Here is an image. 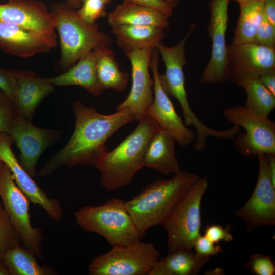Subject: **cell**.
Instances as JSON below:
<instances>
[{
  "instance_id": "6da1fadb",
  "label": "cell",
  "mask_w": 275,
  "mask_h": 275,
  "mask_svg": "<svg viewBox=\"0 0 275 275\" xmlns=\"http://www.w3.org/2000/svg\"><path fill=\"white\" fill-rule=\"evenodd\" d=\"M76 121L74 131L65 146L41 169L40 176H48L60 167L95 166L108 151L107 141L120 128L134 120L124 109L104 115L94 107L76 101L73 106Z\"/></svg>"
},
{
  "instance_id": "7a4b0ae2",
  "label": "cell",
  "mask_w": 275,
  "mask_h": 275,
  "mask_svg": "<svg viewBox=\"0 0 275 275\" xmlns=\"http://www.w3.org/2000/svg\"><path fill=\"white\" fill-rule=\"evenodd\" d=\"M200 176L180 171L170 179H157L125 201V208L142 238L152 227L162 225L189 188Z\"/></svg>"
},
{
  "instance_id": "3957f363",
  "label": "cell",
  "mask_w": 275,
  "mask_h": 275,
  "mask_svg": "<svg viewBox=\"0 0 275 275\" xmlns=\"http://www.w3.org/2000/svg\"><path fill=\"white\" fill-rule=\"evenodd\" d=\"M135 129L116 148L107 151L95 167L101 174L100 183L107 191L129 185L136 172L144 167L148 142L160 128L145 115Z\"/></svg>"
},
{
  "instance_id": "277c9868",
  "label": "cell",
  "mask_w": 275,
  "mask_h": 275,
  "mask_svg": "<svg viewBox=\"0 0 275 275\" xmlns=\"http://www.w3.org/2000/svg\"><path fill=\"white\" fill-rule=\"evenodd\" d=\"M51 9L60 38V65L63 68L69 69L97 46L111 45L107 33L101 31L96 24L85 22L77 10L66 3H54Z\"/></svg>"
},
{
  "instance_id": "5b68a950",
  "label": "cell",
  "mask_w": 275,
  "mask_h": 275,
  "mask_svg": "<svg viewBox=\"0 0 275 275\" xmlns=\"http://www.w3.org/2000/svg\"><path fill=\"white\" fill-rule=\"evenodd\" d=\"M74 216L84 231L101 236L112 246L133 244L142 238L121 199L112 198L99 206H84Z\"/></svg>"
},
{
  "instance_id": "8992f818",
  "label": "cell",
  "mask_w": 275,
  "mask_h": 275,
  "mask_svg": "<svg viewBox=\"0 0 275 275\" xmlns=\"http://www.w3.org/2000/svg\"><path fill=\"white\" fill-rule=\"evenodd\" d=\"M208 186L206 177L197 179L161 225L167 233L168 253L193 249L201 235V204Z\"/></svg>"
},
{
  "instance_id": "52a82bcc",
  "label": "cell",
  "mask_w": 275,
  "mask_h": 275,
  "mask_svg": "<svg viewBox=\"0 0 275 275\" xmlns=\"http://www.w3.org/2000/svg\"><path fill=\"white\" fill-rule=\"evenodd\" d=\"M160 259L151 242L140 241L129 245L112 246L96 256L88 266L90 275H148Z\"/></svg>"
},
{
  "instance_id": "ba28073f",
  "label": "cell",
  "mask_w": 275,
  "mask_h": 275,
  "mask_svg": "<svg viewBox=\"0 0 275 275\" xmlns=\"http://www.w3.org/2000/svg\"><path fill=\"white\" fill-rule=\"evenodd\" d=\"M227 121L242 127L245 133L235 138L238 152L246 157L262 154H275V123L257 115L244 106H233L224 110Z\"/></svg>"
},
{
  "instance_id": "9c48e42d",
  "label": "cell",
  "mask_w": 275,
  "mask_h": 275,
  "mask_svg": "<svg viewBox=\"0 0 275 275\" xmlns=\"http://www.w3.org/2000/svg\"><path fill=\"white\" fill-rule=\"evenodd\" d=\"M196 25L191 24L185 36L172 47H167L162 42L155 48L158 51L164 63L166 71L163 74H159L161 84L169 97L175 98L181 106L186 126H193L196 131L201 130L204 123L193 112L188 100L185 86L183 68L187 63L185 55V44L195 29Z\"/></svg>"
},
{
  "instance_id": "30bf717a",
  "label": "cell",
  "mask_w": 275,
  "mask_h": 275,
  "mask_svg": "<svg viewBox=\"0 0 275 275\" xmlns=\"http://www.w3.org/2000/svg\"><path fill=\"white\" fill-rule=\"evenodd\" d=\"M0 197L4 208L18 232L23 247L32 251L38 258H42L41 230L32 226L29 199L15 183L9 168L4 164L0 176Z\"/></svg>"
},
{
  "instance_id": "8fae6325",
  "label": "cell",
  "mask_w": 275,
  "mask_h": 275,
  "mask_svg": "<svg viewBox=\"0 0 275 275\" xmlns=\"http://www.w3.org/2000/svg\"><path fill=\"white\" fill-rule=\"evenodd\" d=\"M226 71L227 80L239 86L244 80L275 71V48L231 42L227 48Z\"/></svg>"
},
{
  "instance_id": "7c38bea8",
  "label": "cell",
  "mask_w": 275,
  "mask_h": 275,
  "mask_svg": "<svg viewBox=\"0 0 275 275\" xmlns=\"http://www.w3.org/2000/svg\"><path fill=\"white\" fill-rule=\"evenodd\" d=\"M159 53L155 48L152 51L150 65L153 76L154 99L145 115L152 118L160 128L171 135L181 147H186L195 142L197 134L195 131L184 124L163 89L159 77Z\"/></svg>"
},
{
  "instance_id": "4fadbf2b",
  "label": "cell",
  "mask_w": 275,
  "mask_h": 275,
  "mask_svg": "<svg viewBox=\"0 0 275 275\" xmlns=\"http://www.w3.org/2000/svg\"><path fill=\"white\" fill-rule=\"evenodd\" d=\"M268 155L257 156L259 174L256 186L245 205L235 212V216L245 223L248 232L275 224V185L268 170Z\"/></svg>"
},
{
  "instance_id": "5bb4252c",
  "label": "cell",
  "mask_w": 275,
  "mask_h": 275,
  "mask_svg": "<svg viewBox=\"0 0 275 275\" xmlns=\"http://www.w3.org/2000/svg\"><path fill=\"white\" fill-rule=\"evenodd\" d=\"M231 0H210V17L208 32L211 40V53L203 71L200 81L221 84L227 80L226 33L228 25V7Z\"/></svg>"
},
{
  "instance_id": "9a60e30c",
  "label": "cell",
  "mask_w": 275,
  "mask_h": 275,
  "mask_svg": "<svg viewBox=\"0 0 275 275\" xmlns=\"http://www.w3.org/2000/svg\"><path fill=\"white\" fill-rule=\"evenodd\" d=\"M8 134L20 150L19 163L34 177L41 155L61 138L62 131L36 127L19 113L11 124Z\"/></svg>"
},
{
  "instance_id": "2e32d148",
  "label": "cell",
  "mask_w": 275,
  "mask_h": 275,
  "mask_svg": "<svg viewBox=\"0 0 275 275\" xmlns=\"http://www.w3.org/2000/svg\"><path fill=\"white\" fill-rule=\"evenodd\" d=\"M153 49L124 51L131 65L132 85L129 94L117 106V111L129 110L138 122L154 99L153 80L149 72Z\"/></svg>"
},
{
  "instance_id": "e0dca14e",
  "label": "cell",
  "mask_w": 275,
  "mask_h": 275,
  "mask_svg": "<svg viewBox=\"0 0 275 275\" xmlns=\"http://www.w3.org/2000/svg\"><path fill=\"white\" fill-rule=\"evenodd\" d=\"M0 21L37 32L57 42L54 17L41 1L9 0L0 4Z\"/></svg>"
},
{
  "instance_id": "ac0fdd59",
  "label": "cell",
  "mask_w": 275,
  "mask_h": 275,
  "mask_svg": "<svg viewBox=\"0 0 275 275\" xmlns=\"http://www.w3.org/2000/svg\"><path fill=\"white\" fill-rule=\"evenodd\" d=\"M13 142L10 134L0 133V159L9 168L16 184L29 200L34 204L40 205L50 219L60 221L63 212L60 202L49 198L21 166L12 150Z\"/></svg>"
},
{
  "instance_id": "d6986e66",
  "label": "cell",
  "mask_w": 275,
  "mask_h": 275,
  "mask_svg": "<svg viewBox=\"0 0 275 275\" xmlns=\"http://www.w3.org/2000/svg\"><path fill=\"white\" fill-rule=\"evenodd\" d=\"M57 42L44 35L21 26L0 21V49L21 58L47 53Z\"/></svg>"
},
{
  "instance_id": "ffe728a7",
  "label": "cell",
  "mask_w": 275,
  "mask_h": 275,
  "mask_svg": "<svg viewBox=\"0 0 275 275\" xmlns=\"http://www.w3.org/2000/svg\"><path fill=\"white\" fill-rule=\"evenodd\" d=\"M16 86L14 102L19 113L31 121L40 103L55 91L48 78L28 71L15 70Z\"/></svg>"
},
{
  "instance_id": "44dd1931",
  "label": "cell",
  "mask_w": 275,
  "mask_h": 275,
  "mask_svg": "<svg viewBox=\"0 0 275 275\" xmlns=\"http://www.w3.org/2000/svg\"><path fill=\"white\" fill-rule=\"evenodd\" d=\"M175 139L160 129L149 140L144 158V167L154 169L162 174H176L180 167L175 153Z\"/></svg>"
},
{
  "instance_id": "7402d4cb",
  "label": "cell",
  "mask_w": 275,
  "mask_h": 275,
  "mask_svg": "<svg viewBox=\"0 0 275 275\" xmlns=\"http://www.w3.org/2000/svg\"><path fill=\"white\" fill-rule=\"evenodd\" d=\"M111 28L122 25H153L163 29L169 28L168 18L159 11L148 7L123 2L108 14Z\"/></svg>"
},
{
  "instance_id": "603a6c76",
  "label": "cell",
  "mask_w": 275,
  "mask_h": 275,
  "mask_svg": "<svg viewBox=\"0 0 275 275\" xmlns=\"http://www.w3.org/2000/svg\"><path fill=\"white\" fill-rule=\"evenodd\" d=\"M49 80L54 86H78L89 93L99 97L103 91L98 82L95 57L92 51L88 52L64 73Z\"/></svg>"
},
{
  "instance_id": "cb8c5ba5",
  "label": "cell",
  "mask_w": 275,
  "mask_h": 275,
  "mask_svg": "<svg viewBox=\"0 0 275 275\" xmlns=\"http://www.w3.org/2000/svg\"><path fill=\"white\" fill-rule=\"evenodd\" d=\"M209 260L192 250H177L158 261L148 275H196Z\"/></svg>"
},
{
  "instance_id": "d4e9b609",
  "label": "cell",
  "mask_w": 275,
  "mask_h": 275,
  "mask_svg": "<svg viewBox=\"0 0 275 275\" xmlns=\"http://www.w3.org/2000/svg\"><path fill=\"white\" fill-rule=\"evenodd\" d=\"M164 30L153 25H122L112 28L117 44L124 51L155 48L165 37Z\"/></svg>"
},
{
  "instance_id": "484cf974",
  "label": "cell",
  "mask_w": 275,
  "mask_h": 275,
  "mask_svg": "<svg viewBox=\"0 0 275 275\" xmlns=\"http://www.w3.org/2000/svg\"><path fill=\"white\" fill-rule=\"evenodd\" d=\"M92 51L95 57L98 80L102 89L123 92L126 88L129 75L120 70L113 50L108 46H99Z\"/></svg>"
},
{
  "instance_id": "4316f807",
  "label": "cell",
  "mask_w": 275,
  "mask_h": 275,
  "mask_svg": "<svg viewBox=\"0 0 275 275\" xmlns=\"http://www.w3.org/2000/svg\"><path fill=\"white\" fill-rule=\"evenodd\" d=\"M30 250L18 246L8 250L2 259L9 275H52L57 272L45 265H40Z\"/></svg>"
},
{
  "instance_id": "83f0119b",
  "label": "cell",
  "mask_w": 275,
  "mask_h": 275,
  "mask_svg": "<svg viewBox=\"0 0 275 275\" xmlns=\"http://www.w3.org/2000/svg\"><path fill=\"white\" fill-rule=\"evenodd\" d=\"M239 7L240 13L232 43L253 42L264 16V2H248L240 4Z\"/></svg>"
},
{
  "instance_id": "f1b7e54d",
  "label": "cell",
  "mask_w": 275,
  "mask_h": 275,
  "mask_svg": "<svg viewBox=\"0 0 275 275\" xmlns=\"http://www.w3.org/2000/svg\"><path fill=\"white\" fill-rule=\"evenodd\" d=\"M240 87L244 89L247 95L244 106L257 115L269 117L275 108V95L258 78L244 80Z\"/></svg>"
},
{
  "instance_id": "f546056e",
  "label": "cell",
  "mask_w": 275,
  "mask_h": 275,
  "mask_svg": "<svg viewBox=\"0 0 275 275\" xmlns=\"http://www.w3.org/2000/svg\"><path fill=\"white\" fill-rule=\"evenodd\" d=\"M22 246L20 236L0 201V259L8 250Z\"/></svg>"
},
{
  "instance_id": "4dcf8cb0",
  "label": "cell",
  "mask_w": 275,
  "mask_h": 275,
  "mask_svg": "<svg viewBox=\"0 0 275 275\" xmlns=\"http://www.w3.org/2000/svg\"><path fill=\"white\" fill-rule=\"evenodd\" d=\"M106 5L103 0H85L77 11L85 22L94 24L97 19L106 15Z\"/></svg>"
},
{
  "instance_id": "1f68e13d",
  "label": "cell",
  "mask_w": 275,
  "mask_h": 275,
  "mask_svg": "<svg viewBox=\"0 0 275 275\" xmlns=\"http://www.w3.org/2000/svg\"><path fill=\"white\" fill-rule=\"evenodd\" d=\"M18 114L14 102L0 90V133L8 134L11 124Z\"/></svg>"
},
{
  "instance_id": "d6a6232c",
  "label": "cell",
  "mask_w": 275,
  "mask_h": 275,
  "mask_svg": "<svg viewBox=\"0 0 275 275\" xmlns=\"http://www.w3.org/2000/svg\"><path fill=\"white\" fill-rule=\"evenodd\" d=\"M245 266L257 275H274L275 263L271 256L257 254L252 255Z\"/></svg>"
},
{
  "instance_id": "836d02e7",
  "label": "cell",
  "mask_w": 275,
  "mask_h": 275,
  "mask_svg": "<svg viewBox=\"0 0 275 275\" xmlns=\"http://www.w3.org/2000/svg\"><path fill=\"white\" fill-rule=\"evenodd\" d=\"M253 42L275 48V26L267 20L265 15L257 31Z\"/></svg>"
},
{
  "instance_id": "e575fe53",
  "label": "cell",
  "mask_w": 275,
  "mask_h": 275,
  "mask_svg": "<svg viewBox=\"0 0 275 275\" xmlns=\"http://www.w3.org/2000/svg\"><path fill=\"white\" fill-rule=\"evenodd\" d=\"M230 227L227 225L224 228L219 224L207 225L204 230V235L214 243L221 241L229 242L233 240V236L230 233Z\"/></svg>"
},
{
  "instance_id": "d590c367",
  "label": "cell",
  "mask_w": 275,
  "mask_h": 275,
  "mask_svg": "<svg viewBox=\"0 0 275 275\" xmlns=\"http://www.w3.org/2000/svg\"><path fill=\"white\" fill-rule=\"evenodd\" d=\"M16 80L15 70L0 67V90L13 102L15 99Z\"/></svg>"
},
{
  "instance_id": "8d00e7d4",
  "label": "cell",
  "mask_w": 275,
  "mask_h": 275,
  "mask_svg": "<svg viewBox=\"0 0 275 275\" xmlns=\"http://www.w3.org/2000/svg\"><path fill=\"white\" fill-rule=\"evenodd\" d=\"M199 255L210 257L217 255L223 252L219 245H215L205 236L200 235L195 240L193 248Z\"/></svg>"
},
{
  "instance_id": "74e56055",
  "label": "cell",
  "mask_w": 275,
  "mask_h": 275,
  "mask_svg": "<svg viewBox=\"0 0 275 275\" xmlns=\"http://www.w3.org/2000/svg\"><path fill=\"white\" fill-rule=\"evenodd\" d=\"M123 2L140 5L153 8L167 17L172 15L173 8L164 0H123Z\"/></svg>"
},
{
  "instance_id": "f35d334b",
  "label": "cell",
  "mask_w": 275,
  "mask_h": 275,
  "mask_svg": "<svg viewBox=\"0 0 275 275\" xmlns=\"http://www.w3.org/2000/svg\"><path fill=\"white\" fill-rule=\"evenodd\" d=\"M258 78L263 85L275 95V71L265 73Z\"/></svg>"
},
{
  "instance_id": "ab89813d",
  "label": "cell",
  "mask_w": 275,
  "mask_h": 275,
  "mask_svg": "<svg viewBox=\"0 0 275 275\" xmlns=\"http://www.w3.org/2000/svg\"><path fill=\"white\" fill-rule=\"evenodd\" d=\"M264 15L267 20L275 26V0L264 2Z\"/></svg>"
},
{
  "instance_id": "60d3db41",
  "label": "cell",
  "mask_w": 275,
  "mask_h": 275,
  "mask_svg": "<svg viewBox=\"0 0 275 275\" xmlns=\"http://www.w3.org/2000/svg\"><path fill=\"white\" fill-rule=\"evenodd\" d=\"M71 7L76 9H78L81 5V0H66L65 2Z\"/></svg>"
},
{
  "instance_id": "b9f144b4",
  "label": "cell",
  "mask_w": 275,
  "mask_h": 275,
  "mask_svg": "<svg viewBox=\"0 0 275 275\" xmlns=\"http://www.w3.org/2000/svg\"><path fill=\"white\" fill-rule=\"evenodd\" d=\"M0 275H9L8 270L2 259H0Z\"/></svg>"
},
{
  "instance_id": "7bdbcfd3",
  "label": "cell",
  "mask_w": 275,
  "mask_h": 275,
  "mask_svg": "<svg viewBox=\"0 0 275 275\" xmlns=\"http://www.w3.org/2000/svg\"><path fill=\"white\" fill-rule=\"evenodd\" d=\"M173 8L177 7L179 3V0H164Z\"/></svg>"
},
{
  "instance_id": "ee69618b",
  "label": "cell",
  "mask_w": 275,
  "mask_h": 275,
  "mask_svg": "<svg viewBox=\"0 0 275 275\" xmlns=\"http://www.w3.org/2000/svg\"><path fill=\"white\" fill-rule=\"evenodd\" d=\"M231 1H234L236 2H237L239 5L244 3L248 2H251V1H261L264 2L265 0H231Z\"/></svg>"
},
{
  "instance_id": "f6af8a7d",
  "label": "cell",
  "mask_w": 275,
  "mask_h": 275,
  "mask_svg": "<svg viewBox=\"0 0 275 275\" xmlns=\"http://www.w3.org/2000/svg\"><path fill=\"white\" fill-rule=\"evenodd\" d=\"M4 164V163H3V162L0 159V176H1V172H2V170L3 169Z\"/></svg>"
},
{
  "instance_id": "bcb514c9",
  "label": "cell",
  "mask_w": 275,
  "mask_h": 275,
  "mask_svg": "<svg viewBox=\"0 0 275 275\" xmlns=\"http://www.w3.org/2000/svg\"><path fill=\"white\" fill-rule=\"evenodd\" d=\"M84 1H85V0H81L82 2ZM103 1H104L107 4H109L110 2H111V0H103Z\"/></svg>"
}]
</instances>
